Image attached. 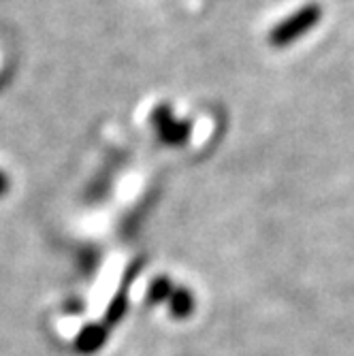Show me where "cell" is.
I'll list each match as a JSON object with an SVG mask.
<instances>
[{
  "instance_id": "obj_2",
  "label": "cell",
  "mask_w": 354,
  "mask_h": 356,
  "mask_svg": "<svg viewBox=\"0 0 354 356\" xmlns=\"http://www.w3.org/2000/svg\"><path fill=\"white\" fill-rule=\"evenodd\" d=\"M152 124L165 145H184L190 139V122L177 120L169 105H160L152 111Z\"/></svg>"
},
{
  "instance_id": "obj_6",
  "label": "cell",
  "mask_w": 354,
  "mask_h": 356,
  "mask_svg": "<svg viewBox=\"0 0 354 356\" xmlns=\"http://www.w3.org/2000/svg\"><path fill=\"white\" fill-rule=\"evenodd\" d=\"M7 190H9V177L0 171V194H5Z\"/></svg>"
},
{
  "instance_id": "obj_5",
  "label": "cell",
  "mask_w": 354,
  "mask_h": 356,
  "mask_svg": "<svg viewBox=\"0 0 354 356\" xmlns=\"http://www.w3.org/2000/svg\"><path fill=\"white\" fill-rule=\"evenodd\" d=\"M171 293H173V288H171V282H169L167 277L156 280V282L152 284V288H150V297H152L154 301H165V299L171 297Z\"/></svg>"
},
{
  "instance_id": "obj_1",
  "label": "cell",
  "mask_w": 354,
  "mask_h": 356,
  "mask_svg": "<svg viewBox=\"0 0 354 356\" xmlns=\"http://www.w3.org/2000/svg\"><path fill=\"white\" fill-rule=\"evenodd\" d=\"M320 19H323V7H320L318 3H307L271 28L269 43L273 47L293 45L295 41L303 39L307 32H312L320 24Z\"/></svg>"
},
{
  "instance_id": "obj_3",
  "label": "cell",
  "mask_w": 354,
  "mask_h": 356,
  "mask_svg": "<svg viewBox=\"0 0 354 356\" xmlns=\"http://www.w3.org/2000/svg\"><path fill=\"white\" fill-rule=\"evenodd\" d=\"M105 331L101 329V327H88L86 331H81L79 333V337H77V350L79 352H86V354H90V352H96L99 350L103 343H105Z\"/></svg>"
},
{
  "instance_id": "obj_4",
  "label": "cell",
  "mask_w": 354,
  "mask_h": 356,
  "mask_svg": "<svg viewBox=\"0 0 354 356\" xmlns=\"http://www.w3.org/2000/svg\"><path fill=\"white\" fill-rule=\"evenodd\" d=\"M169 309L175 318H186L192 314V309H195V301H192L190 293L184 288H177L171 293L169 297Z\"/></svg>"
}]
</instances>
